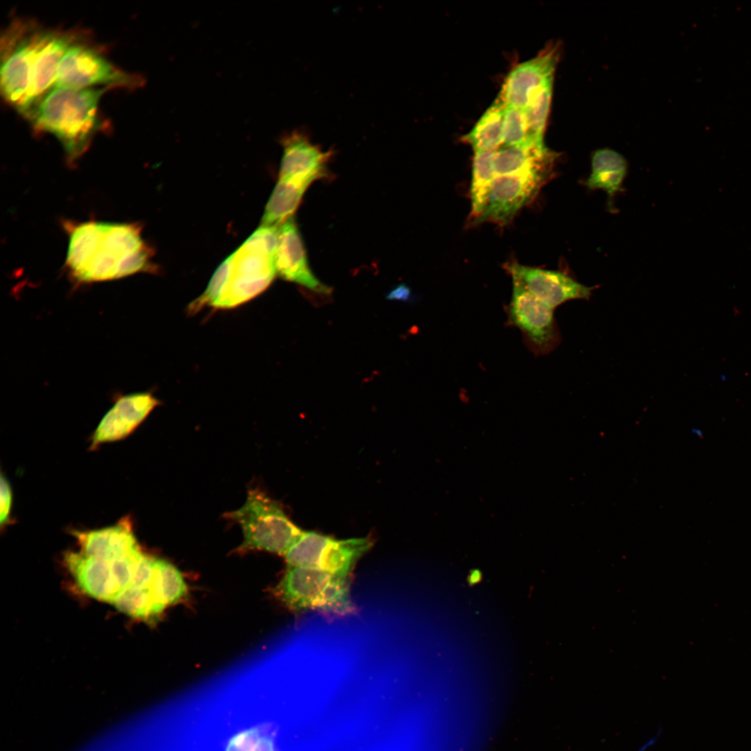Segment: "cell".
I'll return each mask as SVG.
<instances>
[{"instance_id": "cell-1", "label": "cell", "mask_w": 751, "mask_h": 751, "mask_svg": "<svg viewBox=\"0 0 751 751\" xmlns=\"http://www.w3.org/2000/svg\"><path fill=\"white\" fill-rule=\"evenodd\" d=\"M68 228L66 264L77 281L111 280L146 270L151 251L138 225L88 222Z\"/></svg>"}, {"instance_id": "cell-2", "label": "cell", "mask_w": 751, "mask_h": 751, "mask_svg": "<svg viewBox=\"0 0 751 751\" xmlns=\"http://www.w3.org/2000/svg\"><path fill=\"white\" fill-rule=\"evenodd\" d=\"M279 227L260 226L218 267L206 290L188 308L195 314L203 307L230 309L265 291L276 271Z\"/></svg>"}, {"instance_id": "cell-3", "label": "cell", "mask_w": 751, "mask_h": 751, "mask_svg": "<svg viewBox=\"0 0 751 751\" xmlns=\"http://www.w3.org/2000/svg\"><path fill=\"white\" fill-rule=\"evenodd\" d=\"M108 88L52 87L26 115L38 130L54 135L74 157L100 127L98 105Z\"/></svg>"}, {"instance_id": "cell-4", "label": "cell", "mask_w": 751, "mask_h": 751, "mask_svg": "<svg viewBox=\"0 0 751 751\" xmlns=\"http://www.w3.org/2000/svg\"><path fill=\"white\" fill-rule=\"evenodd\" d=\"M276 592L295 612L314 610L343 616L355 611L349 578L318 569L289 567Z\"/></svg>"}, {"instance_id": "cell-5", "label": "cell", "mask_w": 751, "mask_h": 751, "mask_svg": "<svg viewBox=\"0 0 751 751\" xmlns=\"http://www.w3.org/2000/svg\"><path fill=\"white\" fill-rule=\"evenodd\" d=\"M227 516L241 526L244 549L284 556L303 533L277 501L259 489L249 490L244 505Z\"/></svg>"}, {"instance_id": "cell-6", "label": "cell", "mask_w": 751, "mask_h": 751, "mask_svg": "<svg viewBox=\"0 0 751 751\" xmlns=\"http://www.w3.org/2000/svg\"><path fill=\"white\" fill-rule=\"evenodd\" d=\"M41 31L23 22L8 27L1 40V92L4 99L25 113L31 85V73L36 45Z\"/></svg>"}, {"instance_id": "cell-7", "label": "cell", "mask_w": 751, "mask_h": 751, "mask_svg": "<svg viewBox=\"0 0 751 751\" xmlns=\"http://www.w3.org/2000/svg\"><path fill=\"white\" fill-rule=\"evenodd\" d=\"M512 280L511 299L505 307L506 325L520 330L524 344L535 356L547 355L562 340L554 309L533 296L517 280Z\"/></svg>"}, {"instance_id": "cell-8", "label": "cell", "mask_w": 751, "mask_h": 751, "mask_svg": "<svg viewBox=\"0 0 751 751\" xmlns=\"http://www.w3.org/2000/svg\"><path fill=\"white\" fill-rule=\"evenodd\" d=\"M143 83L139 76L118 68L99 51L86 45L73 44L63 56L53 87L135 88Z\"/></svg>"}, {"instance_id": "cell-9", "label": "cell", "mask_w": 751, "mask_h": 751, "mask_svg": "<svg viewBox=\"0 0 751 751\" xmlns=\"http://www.w3.org/2000/svg\"><path fill=\"white\" fill-rule=\"evenodd\" d=\"M550 170H533L495 177L485 207L474 223L503 226L530 203L549 177Z\"/></svg>"}, {"instance_id": "cell-10", "label": "cell", "mask_w": 751, "mask_h": 751, "mask_svg": "<svg viewBox=\"0 0 751 751\" xmlns=\"http://www.w3.org/2000/svg\"><path fill=\"white\" fill-rule=\"evenodd\" d=\"M371 546L372 541L367 537L337 540L306 531L298 542L296 554L305 567L349 578L356 562Z\"/></svg>"}, {"instance_id": "cell-11", "label": "cell", "mask_w": 751, "mask_h": 751, "mask_svg": "<svg viewBox=\"0 0 751 751\" xmlns=\"http://www.w3.org/2000/svg\"><path fill=\"white\" fill-rule=\"evenodd\" d=\"M512 278L520 282L535 298L555 309L572 300H589L595 286L577 282L567 273L511 262L506 265Z\"/></svg>"}, {"instance_id": "cell-12", "label": "cell", "mask_w": 751, "mask_h": 751, "mask_svg": "<svg viewBox=\"0 0 751 751\" xmlns=\"http://www.w3.org/2000/svg\"><path fill=\"white\" fill-rule=\"evenodd\" d=\"M557 58V50L550 48L514 67L499 95L505 104L524 111L542 88L553 83Z\"/></svg>"}, {"instance_id": "cell-13", "label": "cell", "mask_w": 751, "mask_h": 751, "mask_svg": "<svg viewBox=\"0 0 751 751\" xmlns=\"http://www.w3.org/2000/svg\"><path fill=\"white\" fill-rule=\"evenodd\" d=\"M279 179L309 181L328 177L327 164L332 151L324 152L314 144L305 131L296 129L284 134Z\"/></svg>"}, {"instance_id": "cell-14", "label": "cell", "mask_w": 751, "mask_h": 751, "mask_svg": "<svg viewBox=\"0 0 751 751\" xmlns=\"http://www.w3.org/2000/svg\"><path fill=\"white\" fill-rule=\"evenodd\" d=\"M76 41L72 33L40 32L32 63L30 90L24 115L54 86L60 63Z\"/></svg>"}, {"instance_id": "cell-15", "label": "cell", "mask_w": 751, "mask_h": 751, "mask_svg": "<svg viewBox=\"0 0 751 751\" xmlns=\"http://www.w3.org/2000/svg\"><path fill=\"white\" fill-rule=\"evenodd\" d=\"M159 404L157 398L146 392L120 397L94 432L90 449H95L102 443L127 437Z\"/></svg>"}, {"instance_id": "cell-16", "label": "cell", "mask_w": 751, "mask_h": 751, "mask_svg": "<svg viewBox=\"0 0 751 751\" xmlns=\"http://www.w3.org/2000/svg\"><path fill=\"white\" fill-rule=\"evenodd\" d=\"M275 265L277 273L284 280L297 283L316 293L327 295L331 291L310 270L293 216L280 226Z\"/></svg>"}, {"instance_id": "cell-17", "label": "cell", "mask_w": 751, "mask_h": 751, "mask_svg": "<svg viewBox=\"0 0 751 751\" xmlns=\"http://www.w3.org/2000/svg\"><path fill=\"white\" fill-rule=\"evenodd\" d=\"M64 561L79 586L91 597L113 604L120 594L112 560L68 551Z\"/></svg>"}, {"instance_id": "cell-18", "label": "cell", "mask_w": 751, "mask_h": 751, "mask_svg": "<svg viewBox=\"0 0 751 751\" xmlns=\"http://www.w3.org/2000/svg\"><path fill=\"white\" fill-rule=\"evenodd\" d=\"M82 553L112 560L140 549L132 531L131 523L124 517L115 526L89 531H72Z\"/></svg>"}, {"instance_id": "cell-19", "label": "cell", "mask_w": 751, "mask_h": 751, "mask_svg": "<svg viewBox=\"0 0 751 751\" xmlns=\"http://www.w3.org/2000/svg\"><path fill=\"white\" fill-rule=\"evenodd\" d=\"M551 157L547 148L501 146L494 152V169L497 175L533 170H550Z\"/></svg>"}, {"instance_id": "cell-20", "label": "cell", "mask_w": 751, "mask_h": 751, "mask_svg": "<svg viewBox=\"0 0 751 751\" xmlns=\"http://www.w3.org/2000/svg\"><path fill=\"white\" fill-rule=\"evenodd\" d=\"M624 157L614 150L596 151L592 158V171L585 184L590 189H601L612 198L621 188L627 174Z\"/></svg>"}, {"instance_id": "cell-21", "label": "cell", "mask_w": 751, "mask_h": 751, "mask_svg": "<svg viewBox=\"0 0 751 751\" xmlns=\"http://www.w3.org/2000/svg\"><path fill=\"white\" fill-rule=\"evenodd\" d=\"M311 184L279 179L266 204L261 226L278 227L293 216Z\"/></svg>"}, {"instance_id": "cell-22", "label": "cell", "mask_w": 751, "mask_h": 751, "mask_svg": "<svg viewBox=\"0 0 751 751\" xmlns=\"http://www.w3.org/2000/svg\"><path fill=\"white\" fill-rule=\"evenodd\" d=\"M506 104L498 96L490 106L462 138L474 152L496 151L503 144V123Z\"/></svg>"}, {"instance_id": "cell-23", "label": "cell", "mask_w": 751, "mask_h": 751, "mask_svg": "<svg viewBox=\"0 0 751 751\" xmlns=\"http://www.w3.org/2000/svg\"><path fill=\"white\" fill-rule=\"evenodd\" d=\"M495 151L474 152L470 188L471 223L478 218L487 203L495 178L493 159Z\"/></svg>"}, {"instance_id": "cell-24", "label": "cell", "mask_w": 751, "mask_h": 751, "mask_svg": "<svg viewBox=\"0 0 751 751\" xmlns=\"http://www.w3.org/2000/svg\"><path fill=\"white\" fill-rule=\"evenodd\" d=\"M120 611L133 617L154 620L165 608L156 599L152 588L129 586L113 602Z\"/></svg>"}, {"instance_id": "cell-25", "label": "cell", "mask_w": 751, "mask_h": 751, "mask_svg": "<svg viewBox=\"0 0 751 751\" xmlns=\"http://www.w3.org/2000/svg\"><path fill=\"white\" fill-rule=\"evenodd\" d=\"M152 590L157 601L165 608L182 598L187 588L181 573L169 562L157 558Z\"/></svg>"}, {"instance_id": "cell-26", "label": "cell", "mask_w": 751, "mask_h": 751, "mask_svg": "<svg viewBox=\"0 0 751 751\" xmlns=\"http://www.w3.org/2000/svg\"><path fill=\"white\" fill-rule=\"evenodd\" d=\"M277 734L274 724H259L233 735L224 751H278Z\"/></svg>"}, {"instance_id": "cell-27", "label": "cell", "mask_w": 751, "mask_h": 751, "mask_svg": "<svg viewBox=\"0 0 751 751\" xmlns=\"http://www.w3.org/2000/svg\"><path fill=\"white\" fill-rule=\"evenodd\" d=\"M552 85L542 88L523 111L529 138L539 147H545L543 138L551 106Z\"/></svg>"}, {"instance_id": "cell-28", "label": "cell", "mask_w": 751, "mask_h": 751, "mask_svg": "<svg viewBox=\"0 0 751 751\" xmlns=\"http://www.w3.org/2000/svg\"><path fill=\"white\" fill-rule=\"evenodd\" d=\"M504 147H535L530 139L524 111L506 106L503 123V144Z\"/></svg>"}, {"instance_id": "cell-29", "label": "cell", "mask_w": 751, "mask_h": 751, "mask_svg": "<svg viewBox=\"0 0 751 751\" xmlns=\"http://www.w3.org/2000/svg\"><path fill=\"white\" fill-rule=\"evenodd\" d=\"M12 504V492L8 481L1 473V515L0 524L3 528L10 522Z\"/></svg>"}, {"instance_id": "cell-30", "label": "cell", "mask_w": 751, "mask_h": 751, "mask_svg": "<svg viewBox=\"0 0 751 751\" xmlns=\"http://www.w3.org/2000/svg\"><path fill=\"white\" fill-rule=\"evenodd\" d=\"M410 289L405 285H400L394 290H393L391 293H389L388 298L405 300L410 297Z\"/></svg>"}, {"instance_id": "cell-31", "label": "cell", "mask_w": 751, "mask_h": 751, "mask_svg": "<svg viewBox=\"0 0 751 751\" xmlns=\"http://www.w3.org/2000/svg\"><path fill=\"white\" fill-rule=\"evenodd\" d=\"M481 579V573L477 571H473L468 577V581L470 584H475L478 583Z\"/></svg>"}]
</instances>
